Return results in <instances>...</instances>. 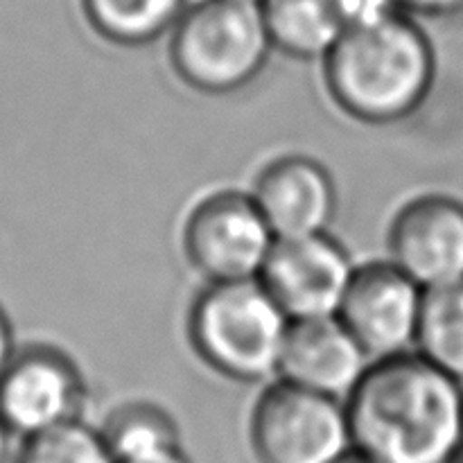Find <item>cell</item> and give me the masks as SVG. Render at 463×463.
<instances>
[{"mask_svg": "<svg viewBox=\"0 0 463 463\" xmlns=\"http://www.w3.org/2000/svg\"><path fill=\"white\" fill-rule=\"evenodd\" d=\"M452 463H463V452L459 457H455V461H452Z\"/></svg>", "mask_w": 463, "mask_h": 463, "instance_id": "23", "label": "cell"}, {"mask_svg": "<svg viewBox=\"0 0 463 463\" xmlns=\"http://www.w3.org/2000/svg\"><path fill=\"white\" fill-rule=\"evenodd\" d=\"M194 0H80L86 25L118 48H143L170 34Z\"/></svg>", "mask_w": 463, "mask_h": 463, "instance_id": "14", "label": "cell"}, {"mask_svg": "<svg viewBox=\"0 0 463 463\" xmlns=\"http://www.w3.org/2000/svg\"><path fill=\"white\" fill-rule=\"evenodd\" d=\"M181 253L206 283L258 279L276 242L249 193L213 190L181 222Z\"/></svg>", "mask_w": 463, "mask_h": 463, "instance_id": "5", "label": "cell"}, {"mask_svg": "<svg viewBox=\"0 0 463 463\" xmlns=\"http://www.w3.org/2000/svg\"><path fill=\"white\" fill-rule=\"evenodd\" d=\"M7 434L9 430L0 420V463H5V457H7Z\"/></svg>", "mask_w": 463, "mask_h": 463, "instance_id": "22", "label": "cell"}, {"mask_svg": "<svg viewBox=\"0 0 463 463\" xmlns=\"http://www.w3.org/2000/svg\"><path fill=\"white\" fill-rule=\"evenodd\" d=\"M321 68L326 93L344 116L387 127L423 107L437 57L414 16L389 9L351 27L321 59Z\"/></svg>", "mask_w": 463, "mask_h": 463, "instance_id": "2", "label": "cell"}, {"mask_svg": "<svg viewBox=\"0 0 463 463\" xmlns=\"http://www.w3.org/2000/svg\"><path fill=\"white\" fill-rule=\"evenodd\" d=\"M242 3H253V5H260V0H242Z\"/></svg>", "mask_w": 463, "mask_h": 463, "instance_id": "24", "label": "cell"}, {"mask_svg": "<svg viewBox=\"0 0 463 463\" xmlns=\"http://www.w3.org/2000/svg\"><path fill=\"white\" fill-rule=\"evenodd\" d=\"M120 463H185V461L175 448H167V450L154 452V455H145V457H138V459H127Z\"/></svg>", "mask_w": 463, "mask_h": 463, "instance_id": "20", "label": "cell"}, {"mask_svg": "<svg viewBox=\"0 0 463 463\" xmlns=\"http://www.w3.org/2000/svg\"><path fill=\"white\" fill-rule=\"evenodd\" d=\"M276 238L328 233L337 217V184L324 163L285 154L267 163L249 193Z\"/></svg>", "mask_w": 463, "mask_h": 463, "instance_id": "11", "label": "cell"}, {"mask_svg": "<svg viewBox=\"0 0 463 463\" xmlns=\"http://www.w3.org/2000/svg\"><path fill=\"white\" fill-rule=\"evenodd\" d=\"M116 463L175 448V428L167 414L147 402L125 405L116 411L104 434Z\"/></svg>", "mask_w": 463, "mask_h": 463, "instance_id": "16", "label": "cell"}, {"mask_svg": "<svg viewBox=\"0 0 463 463\" xmlns=\"http://www.w3.org/2000/svg\"><path fill=\"white\" fill-rule=\"evenodd\" d=\"M16 337H14V328H12V319L5 312V307L0 306V373L5 371V366L9 364V360L16 353Z\"/></svg>", "mask_w": 463, "mask_h": 463, "instance_id": "19", "label": "cell"}, {"mask_svg": "<svg viewBox=\"0 0 463 463\" xmlns=\"http://www.w3.org/2000/svg\"><path fill=\"white\" fill-rule=\"evenodd\" d=\"M167 36L176 80L211 98L247 89L274 52L260 5L242 0H194Z\"/></svg>", "mask_w": 463, "mask_h": 463, "instance_id": "4", "label": "cell"}, {"mask_svg": "<svg viewBox=\"0 0 463 463\" xmlns=\"http://www.w3.org/2000/svg\"><path fill=\"white\" fill-rule=\"evenodd\" d=\"M333 463H375V461H371L369 457H364L362 452H346V455H342Z\"/></svg>", "mask_w": 463, "mask_h": 463, "instance_id": "21", "label": "cell"}, {"mask_svg": "<svg viewBox=\"0 0 463 463\" xmlns=\"http://www.w3.org/2000/svg\"><path fill=\"white\" fill-rule=\"evenodd\" d=\"M371 362L337 317L292 321L276 378L344 402Z\"/></svg>", "mask_w": 463, "mask_h": 463, "instance_id": "12", "label": "cell"}, {"mask_svg": "<svg viewBox=\"0 0 463 463\" xmlns=\"http://www.w3.org/2000/svg\"><path fill=\"white\" fill-rule=\"evenodd\" d=\"M389 9V0H260L274 52L298 61H321L351 27Z\"/></svg>", "mask_w": 463, "mask_h": 463, "instance_id": "13", "label": "cell"}, {"mask_svg": "<svg viewBox=\"0 0 463 463\" xmlns=\"http://www.w3.org/2000/svg\"><path fill=\"white\" fill-rule=\"evenodd\" d=\"M416 351L457 383L463 380V279L425 289Z\"/></svg>", "mask_w": 463, "mask_h": 463, "instance_id": "15", "label": "cell"}, {"mask_svg": "<svg viewBox=\"0 0 463 463\" xmlns=\"http://www.w3.org/2000/svg\"><path fill=\"white\" fill-rule=\"evenodd\" d=\"M389 260L423 289L463 279V203L443 194L414 197L387 231Z\"/></svg>", "mask_w": 463, "mask_h": 463, "instance_id": "10", "label": "cell"}, {"mask_svg": "<svg viewBox=\"0 0 463 463\" xmlns=\"http://www.w3.org/2000/svg\"><path fill=\"white\" fill-rule=\"evenodd\" d=\"M425 289L392 260L355 267L337 319L371 360L416 351Z\"/></svg>", "mask_w": 463, "mask_h": 463, "instance_id": "9", "label": "cell"}, {"mask_svg": "<svg viewBox=\"0 0 463 463\" xmlns=\"http://www.w3.org/2000/svg\"><path fill=\"white\" fill-rule=\"evenodd\" d=\"M251 443L262 463H333L351 443L346 407L276 380L253 405Z\"/></svg>", "mask_w": 463, "mask_h": 463, "instance_id": "6", "label": "cell"}, {"mask_svg": "<svg viewBox=\"0 0 463 463\" xmlns=\"http://www.w3.org/2000/svg\"><path fill=\"white\" fill-rule=\"evenodd\" d=\"M89 387L77 362L61 348H16L0 373V420L12 434L34 437L54 425L80 420Z\"/></svg>", "mask_w": 463, "mask_h": 463, "instance_id": "7", "label": "cell"}, {"mask_svg": "<svg viewBox=\"0 0 463 463\" xmlns=\"http://www.w3.org/2000/svg\"><path fill=\"white\" fill-rule=\"evenodd\" d=\"M351 443L375 463H446L463 437V393L419 351L371 362L344 401Z\"/></svg>", "mask_w": 463, "mask_h": 463, "instance_id": "1", "label": "cell"}, {"mask_svg": "<svg viewBox=\"0 0 463 463\" xmlns=\"http://www.w3.org/2000/svg\"><path fill=\"white\" fill-rule=\"evenodd\" d=\"M289 324L260 280H229L199 289L185 335L208 369L231 383L256 384L279 375Z\"/></svg>", "mask_w": 463, "mask_h": 463, "instance_id": "3", "label": "cell"}, {"mask_svg": "<svg viewBox=\"0 0 463 463\" xmlns=\"http://www.w3.org/2000/svg\"><path fill=\"white\" fill-rule=\"evenodd\" d=\"M355 267L330 231L276 238L258 280L289 321L324 319L337 317Z\"/></svg>", "mask_w": 463, "mask_h": 463, "instance_id": "8", "label": "cell"}, {"mask_svg": "<svg viewBox=\"0 0 463 463\" xmlns=\"http://www.w3.org/2000/svg\"><path fill=\"white\" fill-rule=\"evenodd\" d=\"M398 12L410 16H450L463 9V0H389Z\"/></svg>", "mask_w": 463, "mask_h": 463, "instance_id": "18", "label": "cell"}, {"mask_svg": "<svg viewBox=\"0 0 463 463\" xmlns=\"http://www.w3.org/2000/svg\"><path fill=\"white\" fill-rule=\"evenodd\" d=\"M18 463H116V459L104 437L81 420H68L27 437Z\"/></svg>", "mask_w": 463, "mask_h": 463, "instance_id": "17", "label": "cell"}]
</instances>
